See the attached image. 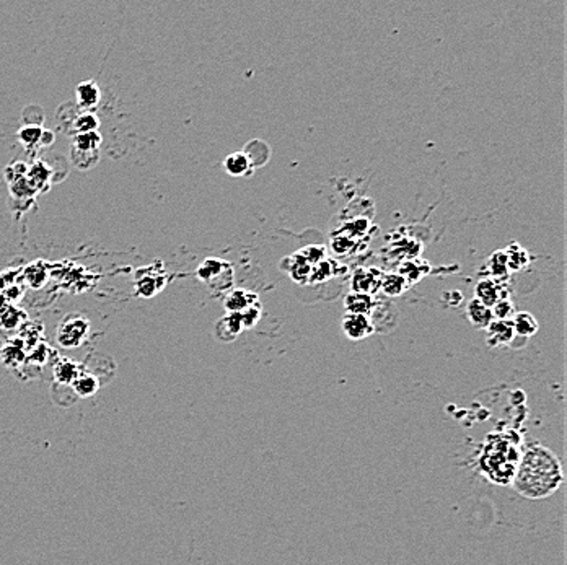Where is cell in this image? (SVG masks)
<instances>
[{
    "instance_id": "1",
    "label": "cell",
    "mask_w": 567,
    "mask_h": 565,
    "mask_svg": "<svg viewBox=\"0 0 567 565\" xmlns=\"http://www.w3.org/2000/svg\"><path fill=\"white\" fill-rule=\"evenodd\" d=\"M563 481V465L558 455L542 443H532L520 456L512 487L522 497L539 500L553 495Z\"/></svg>"
},
{
    "instance_id": "2",
    "label": "cell",
    "mask_w": 567,
    "mask_h": 565,
    "mask_svg": "<svg viewBox=\"0 0 567 565\" xmlns=\"http://www.w3.org/2000/svg\"><path fill=\"white\" fill-rule=\"evenodd\" d=\"M341 326L343 332L350 339V341H362V339H367L375 332L369 316L365 315L345 313Z\"/></svg>"
},
{
    "instance_id": "3",
    "label": "cell",
    "mask_w": 567,
    "mask_h": 565,
    "mask_svg": "<svg viewBox=\"0 0 567 565\" xmlns=\"http://www.w3.org/2000/svg\"><path fill=\"white\" fill-rule=\"evenodd\" d=\"M88 331V322L82 316H69V318L61 325V332H59V341L62 346L72 347L79 346L82 342V337Z\"/></svg>"
},
{
    "instance_id": "4",
    "label": "cell",
    "mask_w": 567,
    "mask_h": 565,
    "mask_svg": "<svg viewBox=\"0 0 567 565\" xmlns=\"http://www.w3.org/2000/svg\"><path fill=\"white\" fill-rule=\"evenodd\" d=\"M382 277L383 272L378 271V269H357V271L354 272L353 281H350L353 292L372 295V297H374L377 290H380Z\"/></svg>"
},
{
    "instance_id": "5",
    "label": "cell",
    "mask_w": 567,
    "mask_h": 565,
    "mask_svg": "<svg viewBox=\"0 0 567 565\" xmlns=\"http://www.w3.org/2000/svg\"><path fill=\"white\" fill-rule=\"evenodd\" d=\"M505 285L496 282L493 279H481L474 287V298H478L486 306H493L496 301L502 298H510L509 292L504 289Z\"/></svg>"
},
{
    "instance_id": "6",
    "label": "cell",
    "mask_w": 567,
    "mask_h": 565,
    "mask_svg": "<svg viewBox=\"0 0 567 565\" xmlns=\"http://www.w3.org/2000/svg\"><path fill=\"white\" fill-rule=\"evenodd\" d=\"M197 276L209 285L220 290V279L231 276V267L222 260H206L197 269Z\"/></svg>"
},
{
    "instance_id": "7",
    "label": "cell",
    "mask_w": 567,
    "mask_h": 565,
    "mask_svg": "<svg viewBox=\"0 0 567 565\" xmlns=\"http://www.w3.org/2000/svg\"><path fill=\"white\" fill-rule=\"evenodd\" d=\"M486 330H488V346L491 347L509 346L515 339V331L514 326H512V321L493 320V322Z\"/></svg>"
},
{
    "instance_id": "8",
    "label": "cell",
    "mask_w": 567,
    "mask_h": 565,
    "mask_svg": "<svg viewBox=\"0 0 567 565\" xmlns=\"http://www.w3.org/2000/svg\"><path fill=\"white\" fill-rule=\"evenodd\" d=\"M245 330L239 313H229L215 325V336L224 342L235 341V337Z\"/></svg>"
},
{
    "instance_id": "9",
    "label": "cell",
    "mask_w": 567,
    "mask_h": 565,
    "mask_svg": "<svg viewBox=\"0 0 567 565\" xmlns=\"http://www.w3.org/2000/svg\"><path fill=\"white\" fill-rule=\"evenodd\" d=\"M466 316H468V320L471 321V325L474 327H478V330H486V327H488L494 320L493 311H491L489 306L481 303L478 298H473L468 301Z\"/></svg>"
},
{
    "instance_id": "10",
    "label": "cell",
    "mask_w": 567,
    "mask_h": 565,
    "mask_svg": "<svg viewBox=\"0 0 567 565\" xmlns=\"http://www.w3.org/2000/svg\"><path fill=\"white\" fill-rule=\"evenodd\" d=\"M258 295L248 290H234L229 297L225 298V308L229 313H241L248 306L258 303Z\"/></svg>"
},
{
    "instance_id": "11",
    "label": "cell",
    "mask_w": 567,
    "mask_h": 565,
    "mask_svg": "<svg viewBox=\"0 0 567 565\" xmlns=\"http://www.w3.org/2000/svg\"><path fill=\"white\" fill-rule=\"evenodd\" d=\"M375 305V298L372 297V295H365V293H349L348 297L344 300V308L348 310V313H354V315H365L369 316L372 308H374Z\"/></svg>"
},
{
    "instance_id": "12",
    "label": "cell",
    "mask_w": 567,
    "mask_h": 565,
    "mask_svg": "<svg viewBox=\"0 0 567 565\" xmlns=\"http://www.w3.org/2000/svg\"><path fill=\"white\" fill-rule=\"evenodd\" d=\"M512 326H514L515 336L520 337H532L533 334H537L539 330V325L537 318L528 311H520V313H515L514 318H512Z\"/></svg>"
},
{
    "instance_id": "13",
    "label": "cell",
    "mask_w": 567,
    "mask_h": 565,
    "mask_svg": "<svg viewBox=\"0 0 567 565\" xmlns=\"http://www.w3.org/2000/svg\"><path fill=\"white\" fill-rule=\"evenodd\" d=\"M224 166L227 173L231 176H246L251 170L250 160H248V157L243 152L230 153L229 157L224 160Z\"/></svg>"
},
{
    "instance_id": "14",
    "label": "cell",
    "mask_w": 567,
    "mask_h": 565,
    "mask_svg": "<svg viewBox=\"0 0 567 565\" xmlns=\"http://www.w3.org/2000/svg\"><path fill=\"white\" fill-rule=\"evenodd\" d=\"M408 282L404 281V279L399 276V274H383L382 277V284H380V290L388 297H399V295L404 293V290L408 289Z\"/></svg>"
},
{
    "instance_id": "15",
    "label": "cell",
    "mask_w": 567,
    "mask_h": 565,
    "mask_svg": "<svg viewBox=\"0 0 567 565\" xmlns=\"http://www.w3.org/2000/svg\"><path fill=\"white\" fill-rule=\"evenodd\" d=\"M100 101V88L95 82H82L77 87V103L80 107H93Z\"/></svg>"
},
{
    "instance_id": "16",
    "label": "cell",
    "mask_w": 567,
    "mask_h": 565,
    "mask_svg": "<svg viewBox=\"0 0 567 565\" xmlns=\"http://www.w3.org/2000/svg\"><path fill=\"white\" fill-rule=\"evenodd\" d=\"M488 269H489V274L493 276L494 279L493 281L496 282H500L502 279H507L509 277V266H507V257H505V252L504 251H496L491 255V257L488 260Z\"/></svg>"
},
{
    "instance_id": "17",
    "label": "cell",
    "mask_w": 567,
    "mask_h": 565,
    "mask_svg": "<svg viewBox=\"0 0 567 565\" xmlns=\"http://www.w3.org/2000/svg\"><path fill=\"white\" fill-rule=\"evenodd\" d=\"M70 158H72V163L77 166L80 170H88L91 166H95L100 160V150H77V148H70Z\"/></svg>"
},
{
    "instance_id": "18",
    "label": "cell",
    "mask_w": 567,
    "mask_h": 565,
    "mask_svg": "<svg viewBox=\"0 0 567 565\" xmlns=\"http://www.w3.org/2000/svg\"><path fill=\"white\" fill-rule=\"evenodd\" d=\"M428 264L425 262H419V261H408L404 262L399 269V276H401L404 281L408 284H413V282H418L420 277H424L425 274H428Z\"/></svg>"
},
{
    "instance_id": "19",
    "label": "cell",
    "mask_w": 567,
    "mask_h": 565,
    "mask_svg": "<svg viewBox=\"0 0 567 565\" xmlns=\"http://www.w3.org/2000/svg\"><path fill=\"white\" fill-rule=\"evenodd\" d=\"M504 252L507 257V266H509V271H518V269L525 267L528 264V252L523 250L522 246L510 245Z\"/></svg>"
},
{
    "instance_id": "20",
    "label": "cell",
    "mask_w": 567,
    "mask_h": 565,
    "mask_svg": "<svg viewBox=\"0 0 567 565\" xmlns=\"http://www.w3.org/2000/svg\"><path fill=\"white\" fill-rule=\"evenodd\" d=\"M100 142L101 136L98 132H86V134H77L72 139V145L70 148H77V150H100Z\"/></svg>"
},
{
    "instance_id": "21",
    "label": "cell",
    "mask_w": 567,
    "mask_h": 565,
    "mask_svg": "<svg viewBox=\"0 0 567 565\" xmlns=\"http://www.w3.org/2000/svg\"><path fill=\"white\" fill-rule=\"evenodd\" d=\"M491 311H493L494 320L499 321H512L515 315V306L512 303L510 298H502L499 301L491 306Z\"/></svg>"
},
{
    "instance_id": "22",
    "label": "cell",
    "mask_w": 567,
    "mask_h": 565,
    "mask_svg": "<svg viewBox=\"0 0 567 565\" xmlns=\"http://www.w3.org/2000/svg\"><path fill=\"white\" fill-rule=\"evenodd\" d=\"M100 126L98 117L91 112H85V115H80L75 117L74 121V129L77 134H86V132H96V129Z\"/></svg>"
},
{
    "instance_id": "23",
    "label": "cell",
    "mask_w": 567,
    "mask_h": 565,
    "mask_svg": "<svg viewBox=\"0 0 567 565\" xmlns=\"http://www.w3.org/2000/svg\"><path fill=\"white\" fill-rule=\"evenodd\" d=\"M239 315L243 322V327H253L258 322L259 316H261V305H259V301H258V303L248 306L246 310H243Z\"/></svg>"
},
{
    "instance_id": "24",
    "label": "cell",
    "mask_w": 567,
    "mask_h": 565,
    "mask_svg": "<svg viewBox=\"0 0 567 565\" xmlns=\"http://www.w3.org/2000/svg\"><path fill=\"white\" fill-rule=\"evenodd\" d=\"M42 134V129L40 126H25L20 131V139L21 142H25V145H35L40 142Z\"/></svg>"
},
{
    "instance_id": "25",
    "label": "cell",
    "mask_w": 567,
    "mask_h": 565,
    "mask_svg": "<svg viewBox=\"0 0 567 565\" xmlns=\"http://www.w3.org/2000/svg\"><path fill=\"white\" fill-rule=\"evenodd\" d=\"M95 388H96V381L93 376H82V378L75 381V390H77L80 396L93 395Z\"/></svg>"
},
{
    "instance_id": "26",
    "label": "cell",
    "mask_w": 567,
    "mask_h": 565,
    "mask_svg": "<svg viewBox=\"0 0 567 565\" xmlns=\"http://www.w3.org/2000/svg\"><path fill=\"white\" fill-rule=\"evenodd\" d=\"M52 141H54V134L51 131H42L41 139H40L41 145H51Z\"/></svg>"
}]
</instances>
